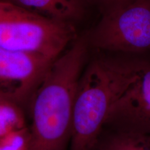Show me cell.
<instances>
[{"mask_svg": "<svg viewBox=\"0 0 150 150\" xmlns=\"http://www.w3.org/2000/svg\"><path fill=\"white\" fill-rule=\"evenodd\" d=\"M87 39L77 38L52 62L30 102V150H67L75 97L86 65Z\"/></svg>", "mask_w": 150, "mask_h": 150, "instance_id": "cell-1", "label": "cell"}, {"mask_svg": "<svg viewBox=\"0 0 150 150\" xmlns=\"http://www.w3.org/2000/svg\"><path fill=\"white\" fill-rule=\"evenodd\" d=\"M138 61L99 56L86 63L75 97L68 150H92L112 107L137 77Z\"/></svg>", "mask_w": 150, "mask_h": 150, "instance_id": "cell-2", "label": "cell"}, {"mask_svg": "<svg viewBox=\"0 0 150 150\" xmlns=\"http://www.w3.org/2000/svg\"><path fill=\"white\" fill-rule=\"evenodd\" d=\"M77 38L70 22L35 13L0 1V47L55 60Z\"/></svg>", "mask_w": 150, "mask_h": 150, "instance_id": "cell-3", "label": "cell"}, {"mask_svg": "<svg viewBox=\"0 0 150 150\" xmlns=\"http://www.w3.org/2000/svg\"><path fill=\"white\" fill-rule=\"evenodd\" d=\"M87 40L104 51L150 52V0H134L105 11Z\"/></svg>", "mask_w": 150, "mask_h": 150, "instance_id": "cell-4", "label": "cell"}, {"mask_svg": "<svg viewBox=\"0 0 150 150\" xmlns=\"http://www.w3.org/2000/svg\"><path fill=\"white\" fill-rule=\"evenodd\" d=\"M54 61L0 47V94L16 100L28 111L35 91Z\"/></svg>", "mask_w": 150, "mask_h": 150, "instance_id": "cell-5", "label": "cell"}, {"mask_svg": "<svg viewBox=\"0 0 150 150\" xmlns=\"http://www.w3.org/2000/svg\"><path fill=\"white\" fill-rule=\"evenodd\" d=\"M107 124L150 134V64L138 61L137 77L112 107Z\"/></svg>", "mask_w": 150, "mask_h": 150, "instance_id": "cell-6", "label": "cell"}, {"mask_svg": "<svg viewBox=\"0 0 150 150\" xmlns=\"http://www.w3.org/2000/svg\"><path fill=\"white\" fill-rule=\"evenodd\" d=\"M28 11L58 21L70 22L83 12L82 0H7Z\"/></svg>", "mask_w": 150, "mask_h": 150, "instance_id": "cell-7", "label": "cell"}, {"mask_svg": "<svg viewBox=\"0 0 150 150\" xmlns=\"http://www.w3.org/2000/svg\"><path fill=\"white\" fill-rule=\"evenodd\" d=\"M26 111L16 100L0 94V138L28 127Z\"/></svg>", "mask_w": 150, "mask_h": 150, "instance_id": "cell-8", "label": "cell"}, {"mask_svg": "<svg viewBox=\"0 0 150 150\" xmlns=\"http://www.w3.org/2000/svg\"><path fill=\"white\" fill-rule=\"evenodd\" d=\"M100 150H150V134L120 129L105 141Z\"/></svg>", "mask_w": 150, "mask_h": 150, "instance_id": "cell-9", "label": "cell"}, {"mask_svg": "<svg viewBox=\"0 0 150 150\" xmlns=\"http://www.w3.org/2000/svg\"><path fill=\"white\" fill-rule=\"evenodd\" d=\"M29 126L0 138V150H30Z\"/></svg>", "mask_w": 150, "mask_h": 150, "instance_id": "cell-10", "label": "cell"}, {"mask_svg": "<svg viewBox=\"0 0 150 150\" xmlns=\"http://www.w3.org/2000/svg\"><path fill=\"white\" fill-rule=\"evenodd\" d=\"M103 10V13L110 9L117 7L125 4L131 2L134 0H92Z\"/></svg>", "mask_w": 150, "mask_h": 150, "instance_id": "cell-11", "label": "cell"}]
</instances>
